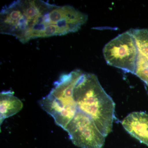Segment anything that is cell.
Wrapping results in <instances>:
<instances>
[{"mask_svg":"<svg viewBox=\"0 0 148 148\" xmlns=\"http://www.w3.org/2000/svg\"><path fill=\"white\" fill-rule=\"evenodd\" d=\"M134 75L148 86V61L139 53Z\"/></svg>","mask_w":148,"mask_h":148,"instance_id":"9","label":"cell"},{"mask_svg":"<svg viewBox=\"0 0 148 148\" xmlns=\"http://www.w3.org/2000/svg\"><path fill=\"white\" fill-rule=\"evenodd\" d=\"M73 96L77 110L90 117L107 137L112 130L115 104L97 76L84 72L74 88Z\"/></svg>","mask_w":148,"mask_h":148,"instance_id":"2","label":"cell"},{"mask_svg":"<svg viewBox=\"0 0 148 148\" xmlns=\"http://www.w3.org/2000/svg\"><path fill=\"white\" fill-rule=\"evenodd\" d=\"M103 54L110 66L135 74L138 51L135 39L129 31L119 35L106 45Z\"/></svg>","mask_w":148,"mask_h":148,"instance_id":"4","label":"cell"},{"mask_svg":"<svg viewBox=\"0 0 148 148\" xmlns=\"http://www.w3.org/2000/svg\"><path fill=\"white\" fill-rule=\"evenodd\" d=\"M87 20V14L72 6H58L40 0H20L2 9L0 32L26 43L38 38L78 32Z\"/></svg>","mask_w":148,"mask_h":148,"instance_id":"1","label":"cell"},{"mask_svg":"<svg viewBox=\"0 0 148 148\" xmlns=\"http://www.w3.org/2000/svg\"><path fill=\"white\" fill-rule=\"evenodd\" d=\"M23 103L10 90L3 91L0 94L1 125L6 119L18 112L23 108Z\"/></svg>","mask_w":148,"mask_h":148,"instance_id":"7","label":"cell"},{"mask_svg":"<svg viewBox=\"0 0 148 148\" xmlns=\"http://www.w3.org/2000/svg\"><path fill=\"white\" fill-rule=\"evenodd\" d=\"M64 130L77 147L81 148H103L106 137L87 114L77 110Z\"/></svg>","mask_w":148,"mask_h":148,"instance_id":"5","label":"cell"},{"mask_svg":"<svg viewBox=\"0 0 148 148\" xmlns=\"http://www.w3.org/2000/svg\"><path fill=\"white\" fill-rule=\"evenodd\" d=\"M129 31L135 39L138 53L148 61V29H131Z\"/></svg>","mask_w":148,"mask_h":148,"instance_id":"8","label":"cell"},{"mask_svg":"<svg viewBox=\"0 0 148 148\" xmlns=\"http://www.w3.org/2000/svg\"><path fill=\"white\" fill-rule=\"evenodd\" d=\"M121 123L132 137L148 146V114L133 112L125 117Z\"/></svg>","mask_w":148,"mask_h":148,"instance_id":"6","label":"cell"},{"mask_svg":"<svg viewBox=\"0 0 148 148\" xmlns=\"http://www.w3.org/2000/svg\"><path fill=\"white\" fill-rule=\"evenodd\" d=\"M83 73L76 69L62 75L54 82L50 92L39 102L42 108L63 129L65 130L77 110L74 98V89Z\"/></svg>","mask_w":148,"mask_h":148,"instance_id":"3","label":"cell"}]
</instances>
